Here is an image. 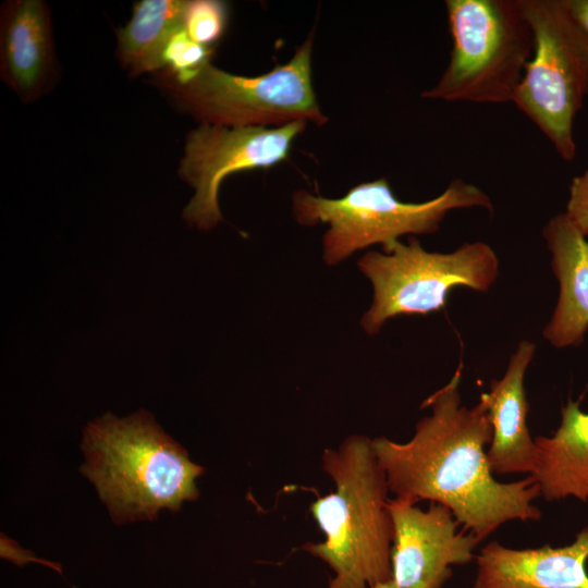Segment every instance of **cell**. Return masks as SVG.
<instances>
[{"mask_svg":"<svg viewBox=\"0 0 588 588\" xmlns=\"http://www.w3.org/2000/svg\"><path fill=\"white\" fill-rule=\"evenodd\" d=\"M588 526L564 547L480 549L474 588H588Z\"/></svg>","mask_w":588,"mask_h":588,"instance_id":"cell-11","label":"cell"},{"mask_svg":"<svg viewBox=\"0 0 588 588\" xmlns=\"http://www.w3.org/2000/svg\"><path fill=\"white\" fill-rule=\"evenodd\" d=\"M542 235L559 282V297L543 338L555 348L578 346L588 331V240L565 212L553 216Z\"/></svg>","mask_w":588,"mask_h":588,"instance_id":"cell-14","label":"cell"},{"mask_svg":"<svg viewBox=\"0 0 588 588\" xmlns=\"http://www.w3.org/2000/svg\"><path fill=\"white\" fill-rule=\"evenodd\" d=\"M228 5L219 0L186 1L183 28L196 42L212 47L226 27Z\"/></svg>","mask_w":588,"mask_h":588,"instance_id":"cell-17","label":"cell"},{"mask_svg":"<svg viewBox=\"0 0 588 588\" xmlns=\"http://www.w3.org/2000/svg\"><path fill=\"white\" fill-rule=\"evenodd\" d=\"M307 122L295 121L277 127L199 124L185 139L179 166L180 177L195 193L183 218L201 231L223 220L218 204L221 182L230 174L273 167L289 156L294 139Z\"/></svg>","mask_w":588,"mask_h":588,"instance_id":"cell-9","label":"cell"},{"mask_svg":"<svg viewBox=\"0 0 588 588\" xmlns=\"http://www.w3.org/2000/svg\"><path fill=\"white\" fill-rule=\"evenodd\" d=\"M372 588H400L392 579L385 583L376 585Z\"/></svg>","mask_w":588,"mask_h":588,"instance_id":"cell-22","label":"cell"},{"mask_svg":"<svg viewBox=\"0 0 588 588\" xmlns=\"http://www.w3.org/2000/svg\"><path fill=\"white\" fill-rule=\"evenodd\" d=\"M358 268L372 285V301L360 324L377 334L400 315H427L445 307L454 287L487 292L499 274V259L485 242H466L451 253L426 250L418 240L393 242L367 252Z\"/></svg>","mask_w":588,"mask_h":588,"instance_id":"cell-8","label":"cell"},{"mask_svg":"<svg viewBox=\"0 0 588 588\" xmlns=\"http://www.w3.org/2000/svg\"><path fill=\"white\" fill-rule=\"evenodd\" d=\"M450 59L426 99L512 102L535 38L523 0H446Z\"/></svg>","mask_w":588,"mask_h":588,"instance_id":"cell-5","label":"cell"},{"mask_svg":"<svg viewBox=\"0 0 588 588\" xmlns=\"http://www.w3.org/2000/svg\"><path fill=\"white\" fill-rule=\"evenodd\" d=\"M393 522L392 580L400 588H442L453 565L475 558L479 538L461 526L451 510L431 502L428 510L389 499Z\"/></svg>","mask_w":588,"mask_h":588,"instance_id":"cell-10","label":"cell"},{"mask_svg":"<svg viewBox=\"0 0 588 588\" xmlns=\"http://www.w3.org/2000/svg\"><path fill=\"white\" fill-rule=\"evenodd\" d=\"M536 352V344L523 340L511 355L506 371L492 380L480 400L490 419L492 439L487 458L492 474H528L536 468L537 446L527 427L528 402L524 379Z\"/></svg>","mask_w":588,"mask_h":588,"instance_id":"cell-12","label":"cell"},{"mask_svg":"<svg viewBox=\"0 0 588 588\" xmlns=\"http://www.w3.org/2000/svg\"><path fill=\"white\" fill-rule=\"evenodd\" d=\"M186 0H142L134 4L128 23L117 32V56L132 75L164 69V51L183 28Z\"/></svg>","mask_w":588,"mask_h":588,"instance_id":"cell-16","label":"cell"},{"mask_svg":"<svg viewBox=\"0 0 588 588\" xmlns=\"http://www.w3.org/2000/svg\"><path fill=\"white\" fill-rule=\"evenodd\" d=\"M82 450L81 471L115 524L152 520L160 510L177 512L199 497L196 479L204 467L145 409L96 418L84 429Z\"/></svg>","mask_w":588,"mask_h":588,"instance_id":"cell-2","label":"cell"},{"mask_svg":"<svg viewBox=\"0 0 588 588\" xmlns=\"http://www.w3.org/2000/svg\"><path fill=\"white\" fill-rule=\"evenodd\" d=\"M313 34L285 64L258 76L228 73L210 63L186 82L162 71L156 83L199 124L277 127L295 121L328 122L313 86Z\"/></svg>","mask_w":588,"mask_h":588,"instance_id":"cell-6","label":"cell"},{"mask_svg":"<svg viewBox=\"0 0 588 588\" xmlns=\"http://www.w3.org/2000/svg\"><path fill=\"white\" fill-rule=\"evenodd\" d=\"M322 469L335 490L317 498L310 512L324 540L302 549L334 572L327 588H372L391 580L390 491L372 440L351 434L336 449H326Z\"/></svg>","mask_w":588,"mask_h":588,"instance_id":"cell-3","label":"cell"},{"mask_svg":"<svg viewBox=\"0 0 588 588\" xmlns=\"http://www.w3.org/2000/svg\"><path fill=\"white\" fill-rule=\"evenodd\" d=\"M567 7L588 37V0H566Z\"/></svg>","mask_w":588,"mask_h":588,"instance_id":"cell-21","label":"cell"},{"mask_svg":"<svg viewBox=\"0 0 588 588\" xmlns=\"http://www.w3.org/2000/svg\"><path fill=\"white\" fill-rule=\"evenodd\" d=\"M0 70L23 101H33L56 74L50 13L40 0H11L2 5Z\"/></svg>","mask_w":588,"mask_h":588,"instance_id":"cell-13","label":"cell"},{"mask_svg":"<svg viewBox=\"0 0 588 588\" xmlns=\"http://www.w3.org/2000/svg\"><path fill=\"white\" fill-rule=\"evenodd\" d=\"M564 212L588 240V170L572 179Z\"/></svg>","mask_w":588,"mask_h":588,"instance_id":"cell-19","label":"cell"},{"mask_svg":"<svg viewBox=\"0 0 588 588\" xmlns=\"http://www.w3.org/2000/svg\"><path fill=\"white\" fill-rule=\"evenodd\" d=\"M467 208L492 211L493 205L486 192L462 179H454L440 195L424 203L400 200L384 177L355 185L340 198L305 189L292 195V215L298 224H328L322 257L329 266L371 245L384 247L404 235L436 233L450 211Z\"/></svg>","mask_w":588,"mask_h":588,"instance_id":"cell-4","label":"cell"},{"mask_svg":"<svg viewBox=\"0 0 588 588\" xmlns=\"http://www.w3.org/2000/svg\"><path fill=\"white\" fill-rule=\"evenodd\" d=\"M551 437L535 438L536 468L529 475L547 501L576 498L588 502V413L568 400Z\"/></svg>","mask_w":588,"mask_h":588,"instance_id":"cell-15","label":"cell"},{"mask_svg":"<svg viewBox=\"0 0 588 588\" xmlns=\"http://www.w3.org/2000/svg\"><path fill=\"white\" fill-rule=\"evenodd\" d=\"M535 49L512 103L567 162L575 159L574 124L588 96V37L566 0H523Z\"/></svg>","mask_w":588,"mask_h":588,"instance_id":"cell-7","label":"cell"},{"mask_svg":"<svg viewBox=\"0 0 588 588\" xmlns=\"http://www.w3.org/2000/svg\"><path fill=\"white\" fill-rule=\"evenodd\" d=\"M212 53V47L196 42L181 28L166 48L164 69L161 71L176 82H186L210 63Z\"/></svg>","mask_w":588,"mask_h":588,"instance_id":"cell-18","label":"cell"},{"mask_svg":"<svg viewBox=\"0 0 588 588\" xmlns=\"http://www.w3.org/2000/svg\"><path fill=\"white\" fill-rule=\"evenodd\" d=\"M1 556L14 562L19 566H23L26 562L30 561L42 563L56 571L58 569L61 574L59 564L36 558L30 551L23 550L14 540L3 534H1Z\"/></svg>","mask_w":588,"mask_h":588,"instance_id":"cell-20","label":"cell"},{"mask_svg":"<svg viewBox=\"0 0 588 588\" xmlns=\"http://www.w3.org/2000/svg\"><path fill=\"white\" fill-rule=\"evenodd\" d=\"M461 381L460 365L424 401L421 407L430 414L416 424L407 442L379 437L372 448L394 498L442 504L481 541L507 522L539 520L534 501L540 492L530 476L514 482L494 478L486 450L492 439L488 412L481 401L471 407L463 403Z\"/></svg>","mask_w":588,"mask_h":588,"instance_id":"cell-1","label":"cell"}]
</instances>
